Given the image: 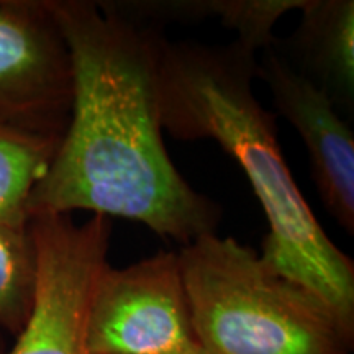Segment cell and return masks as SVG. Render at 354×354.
Segmentation results:
<instances>
[{"mask_svg": "<svg viewBox=\"0 0 354 354\" xmlns=\"http://www.w3.org/2000/svg\"><path fill=\"white\" fill-rule=\"evenodd\" d=\"M73 69L69 122L30 198V218L86 210L125 218L180 246L215 233L216 202L167 154L158 105L165 35L109 2L46 0Z\"/></svg>", "mask_w": 354, "mask_h": 354, "instance_id": "1", "label": "cell"}, {"mask_svg": "<svg viewBox=\"0 0 354 354\" xmlns=\"http://www.w3.org/2000/svg\"><path fill=\"white\" fill-rule=\"evenodd\" d=\"M71 104L69 51L46 0H0V123L63 138Z\"/></svg>", "mask_w": 354, "mask_h": 354, "instance_id": "6", "label": "cell"}, {"mask_svg": "<svg viewBox=\"0 0 354 354\" xmlns=\"http://www.w3.org/2000/svg\"><path fill=\"white\" fill-rule=\"evenodd\" d=\"M305 0H140L125 2V12L141 24L216 19L254 51L276 44L272 30L282 15L300 10Z\"/></svg>", "mask_w": 354, "mask_h": 354, "instance_id": "9", "label": "cell"}, {"mask_svg": "<svg viewBox=\"0 0 354 354\" xmlns=\"http://www.w3.org/2000/svg\"><path fill=\"white\" fill-rule=\"evenodd\" d=\"M258 79L268 84L279 113L307 148L318 196L349 234L354 233V135L333 102L299 74L274 46L258 57Z\"/></svg>", "mask_w": 354, "mask_h": 354, "instance_id": "7", "label": "cell"}, {"mask_svg": "<svg viewBox=\"0 0 354 354\" xmlns=\"http://www.w3.org/2000/svg\"><path fill=\"white\" fill-rule=\"evenodd\" d=\"M59 141L0 123V225L30 223V198L50 169Z\"/></svg>", "mask_w": 354, "mask_h": 354, "instance_id": "10", "label": "cell"}, {"mask_svg": "<svg viewBox=\"0 0 354 354\" xmlns=\"http://www.w3.org/2000/svg\"><path fill=\"white\" fill-rule=\"evenodd\" d=\"M37 282V248L30 227L0 225V330L15 338L24 330Z\"/></svg>", "mask_w": 354, "mask_h": 354, "instance_id": "11", "label": "cell"}, {"mask_svg": "<svg viewBox=\"0 0 354 354\" xmlns=\"http://www.w3.org/2000/svg\"><path fill=\"white\" fill-rule=\"evenodd\" d=\"M197 346L177 253L107 264L87 318V354H166Z\"/></svg>", "mask_w": 354, "mask_h": 354, "instance_id": "5", "label": "cell"}, {"mask_svg": "<svg viewBox=\"0 0 354 354\" xmlns=\"http://www.w3.org/2000/svg\"><path fill=\"white\" fill-rule=\"evenodd\" d=\"M38 282L28 322L6 354H87L88 307L97 277L107 266L112 221L92 215L30 218Z\"/></svg>", "mask_w": 354, "mask_h": 354, "instance_id": "4", "label": "cell"}, {"mask_svg": "<svg viewBox=\"0 0 354 354\" xmlns=\"http://www.w3.org/2000/svg\"><path fill=\"white\" fill-rule=\"evenodd\" d=\"M277 51L328 95L342 115L354 112V2L305 0L299 26Z\"/></svg>", "mask_w": 354, "mask_h": 354, "instance_id": "8", "label": "cell"}, {"mask_svg": "<svg viewBox=\"0 0 354 354\" xmlns=\"http://www.w3.org/2000/svg\"><path fill=\"white\" fill-rule=\"evenodd\" d=\"M166 354H203V351L198 346H190V348L179 349V351H172V353H166Z\"/></svg>", "mask_w": 354, "mask_h": 354, "instance_id": "12", "label": "cell"}, {"mask_svg": "<svg viewBox=\"0 0 354 354\" xmlns=\"http://www.w3.org/2000/svg\"><path fill=\"white\" fill-rule=\"evenodd\" d=\"M256 53L238 39L227 44L162 39L161 128L183 141L214 140L240 165L269 225L259 258L313 292L354 333V263L330 240L290 174L276 117L253 91Z\"/></svg>", "mask_w": 354, "mask_h": 354, "instance_id": "2", "label": "cell"}, {"mask_svg": "<svg viewBox=\"0 0 354 354\" xmlns=\"http://www.w3.org/2000/svg\"><path fill=\"white\" fill-rule=\"evenodd\" d=\"M177 256L203 354H351L354 333L333 310L250 246L215 232Z\"/></svg>", "mask_w": 354, "mask_h": 354, "instance_id": "3", "label": "cell"}, {"mask_svg": "<svg viewBox=\"0 0 354 354\" xmlns=\"http://www.w3.org/2000/svg\"><path fill=\"white\" fill-rule=\"evenodd\" d=\"M6 353H7V351L2 348V344H0V354H6Z\"/></svg>", "mask_w": 354, "mask_h": 354, "instance_id": "13", "label": "cell"}]
</instances>
